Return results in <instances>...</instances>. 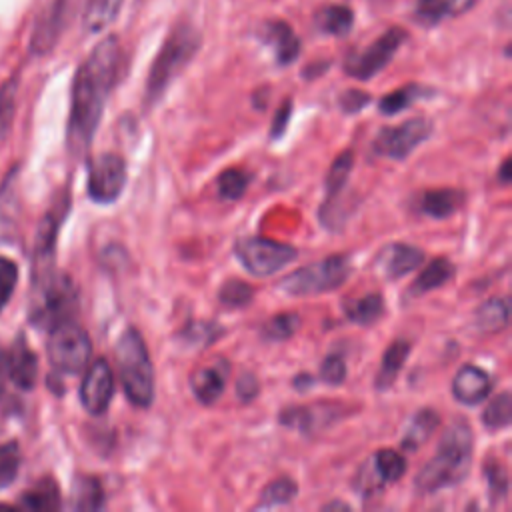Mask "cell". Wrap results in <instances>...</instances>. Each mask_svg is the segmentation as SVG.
<instances>
[{
  "label": "cell",
  "mask_w": 512,
  "mask_h": 512,
  "mask_svg": "<svg viewBox=\"0 0 512 512\" xmlns=\"http://www.w3.org/2000/svg\"><path fill=\"white\" fill-rule=\"evenodd\" d=\"M120 44L116 36L100 40L78 66L72 84V104L66 142L72 154H84L98 130L104 104L118 78Z\"/></svg>",
  "instance_id": "cell-1"
},
{
  "label": "cell",
  "mask_w": 512,
  "mask_h": 512,
  "mask_svg": "<svg viewBox=\"0 0 512 512\" xmlns=\"http://www.w3.org/2000/svg\"><path fill=\"white\" fill-rule=\"evenodd\" d=\"M472 428L466 420L456 418L436 446V454L420 468L414 478V488L420 494L438 492L460 484L472 466Z\"/></svg>",
  "instance_id": "cell-2"
},
{
  "label": "cell",
  "mask_w": 512,
  "mask_h": 512,
  "mask_svg": "<svg viewBox=\"0 0 512 512\" xmlns=\"http://www.w3.org/2000/svg\"><path fill=\"white\" fill-rule=\"evenodd\" d=\"M116 362L126 398L136 408H148L154 402V366L142 334L128 326L116 342Z\"/></svg>",
  "instance_id": "cell-3"
},
{
  "label": "cell",
  "mask_w": 512,
  "mask_h": 512,
  "mask_svg": "<svg viewBox=\"0 0 512 512\" xmlns=\"http://www.w3.org/2000/svg\"><path fill=\"white\" fill-rule=\"evenodd\" d=\"M198 48H200V32L190 24H180L168 34L158 56L152 62V68L146 80L144 102L148 108L154 106L164 96L166 88L186 68V64L194 58Z\"/></svg>",
  "instance_id": "cell-4"
},
{
  "label": "cell",
  "mask_w": 512,
  "mask_h": 512,
  "mask_svg": "<svg viewBox=\"0 0 512 512\" xmlns=\"http://www.w3.org/2000/svg\"><path fill=\"white\" fill-rule=\"evenodd\" d=\"M78 310V290L68 274L44 272L38 274V284L30 304V322L38 328H54L60 322L72 320Z\"/></svg>",
  "instance_id": "cell-5"
},
{
  "label": "cell",
  "mask_w": 512,
  "mask_h": 512,
  "mask_svg": "<svg viewBox=\"0 0 512 512\" xmlns=\"http://www.w3.org/2000/svg\"><path fill=\"white\" fill-rule=\"evenodd\" d=\"M352 274L348 256L332 254L324 260L306 264L280 280V290L290 296H314L336 290Z\"/></svg>",
  "instance_id": "cell-6"
},
{
  "label": "cell",
  "mask_w": 512,
  "mask_h": 512,
  "mask_svg": "<svg viewBox=\"0 0 512 512\" xmlns=\"http://www.w3.org/2000/svg\"><path fill=\"white\" fill-rule=\"evenodd\" d=\"M46 352L52 368L62 374L82 372L92 356V342L88 332L74 320L60 322L50 328Z\"/></svg>",
  "instance_id": "cell-7"
},
{
  "label": "cell",
  "mask_w": 512,
  "mask_h": 512,
  "mask_svg": "<svg viewBox=\"0 0 512 512\" xmlns=\"http://www.w3.org/2000/svg\"><path fill=\"white\" fill-rule=\"evenodd\" d=\"M234 254L238 262L254 276H272L274 272L296 260V248L262 236H246L236 240Z\"/></svg>",
  "instance_id": "cell-8"
},
{
  "label": "cell",
  "mask_w": 512,
  "mask_h": 512,
  "mask_svg": "<svg viewBox=\"0 0 512 512\" xmlns=\"http://www.w3.org/2000/svg\"><path fill=\"white\" fill-rule=\"evenodd\" d=\"M432 122L424 116L408 118L398 126H384L374 138V152L392 160H404L432 134Z\"/></svg>",
  "instance_id": "cell-9"
},
{
  "label": "cell",
  "mask_w": 512,
  "mask_h": 512,
  "mask_svg": "<svg viewBox=\"0 0 512 512\" xmlns=\"http://www.w3.org/2000/svg\"><path fill=\"white\" fill-rule=\"evenodd\" d=\"M126 186V164L122 156L102 152L88 164V196L96 204H112Z\"/></svg>",
  "instance_id": "cell-10"
},
{
  "label": "cell",
  "mask_w": 512,
  "mask_h": 512,
  "mask_svg": "<svg viewBox=\"0 0 512 512\" xmlns=\"http://www.w3.org/2000/svg\"><path fill=\"white\" fill-rule=\"evenodd\" d=\"M404 38H406V32L402 28H390L362 52L350 54L344 62V72L358 80L374 78L394 58V54L402 46Z\"/></svg>",
  "instance_id": "cell-11"
},
{
  "label": "cell",
  "mask_w": 512,
  "mask_h": 512,
  "mask_svg": "<svg viewBox=\"0 0 512 512\" xmlns=\"http://www.w3.org/2000/svg\"><path fill=\"white\" fill-rule=\"evenodd\" d=\"M114 396V376L106 358H96L80 384V402L92 416H102Z\"/></svg>",
  "instance_id": "cell-12"
},
{
  "label": "cell",
  "mask_w": 512,
  "mask_h": 512,
  "mask_svg": "<svg viewBox=\"0 0 512 512\" xmlns=\"http://www.w3.org/2000/svg\"><path fill=\"white\" fill-rule=\"evenodd\" d=\"M424 260V252L412 244L392 242L386 244L374 260V270L378 276L386 280H398L410 272H414Z\"/></svg>",
  "instance_id": "cell-13"
},
{
  "label": "cell",
  "mask_w": 512,
  "mask_h": 512,
  "mask_svg": "<svg viewBox=\"0 0 512 512\" xmlns=\"http://www.w3.org/2000/svg\"><path fill=\"white\" fill-rule=\"evenodd\" d=\"M340 414V408L332 402L322 404H310V406H290L280 412V424L294 428L302 434H312L316 430H322L330 426L336 416Z\"/></svg>",
  "instance_id": "cell-14"
},
{
  "label": "cell",
  "mask_w": 512,
  "mask_h": 512,
  "mask_svg": "<svg viewBox=\"0 0 512 512\" xmlns=\"http://www.w3.org/2000/svg\"><path fill=\"white\" fill-rule=\"evenodd\" d=\"M490 392H492L490 374L474 364H464L452 380V394L460 404L476 406L482 400H486Z\"/></svg>",
  "instance_id": "cell-15"
},
{
  "label": "cell",
  "mask_w": 512,
  "mask_h": 512,
  "mask_svg": "<svg viewBox=\"0 0 512 512\" xmlns=\"http://www.w3.org/2000/svg\"><path fill=\"white\" fill-rule=\"evenodd\" d=\"M2 362L6 368V376L12 384L22 390L34 388L38 380V358L24 340H18V344L2 358Z\"/></svg>",
  "instance_id": "cell-16"
},
{
  "label": "cell",
  "mask_w": 512,
  "mask_h": 512,
  "mask_svg": "<svg viewBox=\"0 0 512 512\" xmlns=\"http://www.w3.org/2000/svg\"><path fill=\"white\" fill-rule=\"evenodd\" d=\"M226 376H228V364L218 360L212 366H202L190 374V390L196 396L200 404H214L226 386Z\"/></svg>",
  "instance_id": "cell-17"
},
{
  "label": "cell",
  "mask_w": 512,
  "mask_h": 512,
  "mask_svg": "<svg viewBox=\"0 0 512 512\" xmlns=\"http://www.w3.org/2000/svg\"><path fill=\"white\" fill-rule=\"evenodd\" d=\"M72 6L74 0H54V6L48 12V16L36 26V32L32 36V52L44 54L56 44L62 28L66 26V18Z\"/></svg>",
  "instance_id": "cell-18"
},
{
  "label": "cell",
  "mask_w": 512,
  "mask_h": 512,
  "mask_svg": "<svg viewBox=\"0 0 512 512\" xmlns=\"http://www.w3.org/2000/svg\"><path fill=\"white\" fill-rule=\"evenodd\" d=\"M464 200H466V194L462 190H456V188L426 190L418 198V210L426 216L442 220V218H448L454 212H458L462 208Z\"/></svg>",
  "instance_id": "cell-19"
},
{
  "label": "cell",
  "mask_w": 512,
  "mask_h": 512,
  "mask_svg": "<svg viewBox=\"0 0 512 512\" xmlns=\"http://www.w3.org/2000/svg\"><path fill=\"white\" fill-rule=\"evenodd\" d=\"M476 0H416L414 16L424 26H436L442 20L468 12Z\"/></svg>",
  "instance_id": "cell-20"
},
{
  "label": "cell",
  "mask_w": 512,
  "mask_h": 512,
  "mask_svg": "<svg viewBox=\"0 0 512 512\" xmlns=\"http://www.w3.org/2000/svg\"><path fill=\"white\" fill-rule=\"evenodd\" d=\"M510 318V304L506 296H496L482 302L474 312V328L482 334H494L506 328Z\"/></svg>",
  "instance_id": "cell-21"
},
{
  "label": "cell",
  "mask_w": 512,
  "mask_h": 512,
  "mask_svg": "<svg viewBox=\"0 0 512 512\" xmlns=\"http://www.w3.org/2000/svg\"><path fill=\"white\" fill-rule=\"evenodd\" d=\"M408 354H410V342L408 340H394L382 354V360H380V368H378V374H376V388L378 390H388L394 380L398 378L400 370L404 368L406 360H408Z\"/></svg>",
  "instance_id": "cell-22"
},
{
  "label": "cell",
  "mask_w": 512,
  "mask_h": 512,
  "mask_svg": "<svg viewBox=\"0 0 512 512\" xmlns=\"http://www.w3.org/2000/svg\"><path fill=\"white\" fill-rule=\"evenodd\" d=\"M352 166H354V152L352 150H344L334 158V162L328 170V176H326V200H324L318 214L330 210L338 202L344 186L348 184V176H350Z\"/></svg>",
  "instance_id": "cell-23"
},
{
  "label": "cell",
  "mask_w": 512,
  "mask_h": 512,
  "mask_svg": "<svg viewBox=\"0 0 512 512\" xmlns=\"http://www.w3.org/2000/svg\"><path fill=\"white\" fill-rule=\"evenodd\" d=\"M266 40L274 46L278 64H292L300 54V40L286 22H272L266 26Z\"/></svg>",
  "instance_id": "cell-24"
},
{
  "label": "cell",
  "mask_w": 512,
  "mask_h": 512,
  "mask_svg": "<svg viewBox=\"0 0 512 512\" xmlns=\"http://www.w3.org/2000/svg\"><path fill=\"white\" fill-rule=\"evenodd\" d=\"M438 426H440V416L434 410H430V408L418 410L412 416L406 430H404L402 448L404 450H418L422 444L428 442V438L436 432Z\"/></svg>",
  "instance_id": "cell-25"
},
{
  "label": "cell",
  "mask_w": 512,
  "mask_h": 512,
  "mask_svg": "<svg viewBox=\"0 0 512 512\" xmlns=\"http://www.w3.org/2000/svg\"><path fill=\"white\" fill-rule=\"evenodd\" d=\"M452 276H454V264L448 258H436L410 284L408 292H410V296H422L426 292L440 288L442 284L452 280Z\"/></svg>",
  "instance_id": "cell-26"
},
{
  "label": "cell",
  "mask_w": 512,
  "mask_h": 512,
  "mask_svg": "<svg viewBox=\"0 0 512 512\" xmlns=\"http://www.w3.org/2000/svg\"><path fill=\"white\" fill-rule=\"evenodd\" d=\"M344 314L354 324H360V326L374 324L384 314V298L378 292H370V294H364L362 298L348 300L344 304Z\"/></svg>",
  "instance_id": "cell-27"
},
{
  "label": "cell",
  "mask_w": 512,
  "mask_h": 512,
  "mask_svg": "<svg viewBox=\"0 0 512 512\" xmlns=\"http://www.w3.org/2000/svg\"><path fill=\"white\" fill-rule=\"evenodd\" d=\"M20 506L26 510L34 512H44V510H58L60 508V492L54 480L44 478L30 490H26L20 498Z\"/></svg>",
  "instance_id": "cell-28"
},
{
  "label": "cell",
  "mask_w": 512,
  "mask_h": 512,
  "mask_svg": "<svg viewBox=\"0 0 512 512\" xmlns=\"http://www.w3.org/2000/svg\"><path fill=\"white\" fill-rule=\"evenodd\" d=\"M124 0H88L84 10V28L88 32H100L114 22Z\"/></svg>",
  "instance_id": "cell-29"
},
{
  "label": "cell",
  "mask_w": 512,
  "mask_h": 512,
  "mask_svg": "<svg viewBox=\"0 0 512 512\" xmlns=\"http://www.w3.org/2000/svg\"><path fill=\"white\" fill-rule=\"evenodd\" d=\"M64 212H66V204L60 206L58 210L46 214L44 222L40 224V230H38V236H36V260H40V262H50L52 260L56 234H58V226L62 222Z\"/></svg>",
  "instance_id": "cell-30"
},
{
  "label": "cell",
  "mask_w": 512,
  "mask_h": 512,
  "mask_svg": "<svg viewBox=\"0 0 512 512\" xmlns=\"http://www.w3.org/2000/svg\"><path fill=\"white\" fill-rule=\"evenodd\" d=\"M370 458H372V464H374V468H376L384 486H390V484L398 482L406 472L404 456L400 452L392 450V448H382L376 454H372Z\"/></svg>",
  "instance_id": "cell-31"
},
{
  "label": "cell",
  "mask_w": 512,
  "mask_h": 512,
  "mask_svg": "<svg viewBox=\"0 0 512 512\" xmlns=\"http://www.w3.org/2000/svg\"><path fill=\"white\" fill-rule=\"evenodd\" d=\"M296 494H298V486H296L294 480H290V478L272 480L260 492V500L256 504V510L286 506L296 498Z\"/></svg>",
  "instance_id": "cell-32"
},
{
  "label": "cell",
  "mask_w": 512,
  "mask_h": 512,
  "mask_svg": "<svg viewBox=\"0 0 512 512\" xmlns=\"http://www.w3.org/2000/svg\"><path fill=\"white\" fill-rule=\"evenodd\" d=\"M318 28L332 36H346L352 30L354 12L348 6H326L316 16Z\"/></svg>",
  "instance_id": "cell-33"
},
{
  "label": "cell",
  "mask_w": 512,
  "mask_h": 512,
  "mask_svg": "<svg viewBox=\"0 0 512 512\" xmlns=\"http://www.w3.org/2000/svg\"><path fill=\"white\" fill-rule=\"evenodd\" d=\"M302 326V318L296 312H282L276 314L272 318H268L262 326V338L264 340H272V342H280V340H288L292 338Z\"/></svg>",
  "instance_id": "cell-34"
},
{
  "label": "cell",
  "mask_w": 512,
  "mask_h": 512,
  "mask_svg": "<svg viewBox=\"0 0 512 512\" xmlns=\"http://www.w3.org/2000/svg\"><path fill=\"white\" fill-rule=\"evenodd\" d=\"M72 500L76 510H100L104 508V490L96 478H80L74 484Z\"/></svg>",
  "instance_id": "cell-35"
},
{
  "label": "cell",
  "mask_w": 512,
  "mask_h": 512,
  "mask_svg": "<svg viewBox=\"0 0 512 512\" xmlns=\"http://www.w3.org/2000/svg\"><path fill=\"white\" fill-rule=\"evenodd\" d=\"M224 330L216 322H204V320H192L186 324L184 330L178 332V340L186 342V346H198L206 348L212 342L220 338Z\"/></svg>",
  "instance_id": "cell-36"
},
{
  "label": "cell",
  "mask_w": 512,
  "mask_h": 512,
  "mask_svg": "<svg viewBox=\"0 0 512 512\" xmlns=\"http://www.w3.org/2000/svg\"><path fill=\"white\" fill-rule=\"evenodd\" d=\"M512 420V400L510 392L504 390L498 396H494L488 406L482 412V422L488 430H502Z\"/></svg>",
  "instance_id": "cell-37"
},
{
  "label": "cell",
  "mask_w": 512,
  "mask_h": 512,
  "mask_svg": "<svg viewBox=\"0 0 512 512\" xmlns=\"http://www.w3.org/2000/svg\"><path fill=\"white\" fill-rule=\"evenodd\" d=\"M422 94H426V90L422 86H416V84H408V86H402L390 94H386L384 98H380L378 102V110L386 116H392V114H398L402 110H406L414 100H418Z\"/></svg>",
  "instance_id": "cell-38"
},
{
  "label": "cell",
  "mask_w": 512,
  "mask_h": 512,
  "mask_svg": "<svg viewBox=\"0 0 512 512\" xmlns=\"http://www.w3.org/2000/svg\"><path fill=\"white\" fill-rule=\"evenodd\" d=\"M252 298H254V288L240 278L226 280L218 290V300L226 308H244L252 302Z\"/></svg>",
  "instance_id": "cell-39"
},
{
  "label": "cell",
  "mask_w": 512,
  "mask_h": 512,
  "mask_svg": "<svg viewBox=\"0 0 512 512\" xmlns=\"http://www.w3.org/2000/svg\"><path fill=\"white\" fill-rule=\"evenodd\" d=\"M248 184H250V174L240 168H228L216 180L218 194L224 200H238L246 192Z\"/></svg>",
  "instance_id": "cell-40"
},
{
  "label": "cell",
  "mask_w": 512,
  "mask_h": 512,
  "mask_svg": "<svg viewBox=\"0 0 512 512\" xmlns=\"http://www.w3.org/2000/svg\"><path fill=\"white\" fill-rule=\"evenodd\" d=\"M20 470V448L16 442L0 446V490L10 486Z\"/></svg>",
  "instance_id": "cell-41"
},
{
  "label": "cell",
  "mask_w": 512,
  "mask_h": 512,
  "mask_svg": "<svg viewBox=\"0 0 512 512\" xmlns=\"http://www.w3.org/2000/svg\"><path fill=\"white\" fill-rule=\"evenodd\" d=\"M484 474H486V480H488L490 502L496 504V502L504 500L506 494H508V474H506L504 466L500 462H488Z\"/></svg>",
  "instance_id": "cell-42"
},
{
  "label": "cell",
  "mask_w": 512,
  "mask_h": 512,
  "mask_svg": "<svg viewBox=\"0 0 512 512\" xmlns=\"http://www.w3.org/2000/svg\"><path fill=\"white\" fill-rule=\"evenodd\" d=\"M18 284V266L14 260L0 256V312L8 304Z\"/></svg>",
  "instance_id": "cell-43"
},
{
  "label": "cell",
  "mask_w": 512,
  "mask_h": 512,
  "mask_svg": "<svg viewBox=\"0 0 512 512\" xmlns=\"http://www.w3.org/2000/svg\"><path fill=\"white\" fill-rule=\"evenodd\" d=\"M320 380L330 384V386H338L344 382L346 378V362L340 354H330L322 360L320 364V372H318Z\"/></svg>",
  "instance_id": "cell-44"
},
{
  "label": "cell",
  "mask_w": 512,
  "mask_h": 512,
  "mask_svg": "<svg viewBox=\"0 0 512 512\" xmlns=\"http://www.w3.org/2000/svg\"><path fill=\"white\" fill-rule=\"evenodd\" d=\"M14 100H16V80H8L0 90V134L6 132L10 120L14 116Z\"/></svg>",
  "instance_id": "cell-45"
},
{
  "label": "cell",
  "mask_w": 512,
  "mask_h": 512,
  "mask_svg": "<svg viewBox=\"0 0 512 512\" xmlns=\"http://www.w3.org/2000/svg\"><path fill=\"white\" fill-rule=\"evenodd\" d=\"M290 116H292V100L286 98L280 108L274 112V118H272V124H270V140H280L288 128V122H290Z\"/></svg>",
  "instance_id": "cell-46"
},
{
  "label": "cell",
  "mask_w": 512,
  "mask_h": 512,
  "mask_svg": "<svg viewBox=\"0 0 512 512\" xmlns=\"http://www.w3.org/2000/svg\"><path fill=\"white\" fill-rule=\"evenodd\" d=\"M368 102H370V94H366V92H362V90H346V92L340 96V108H342L346 114H356V112H360Z\"/></svg>",
  "instance_id": "cell-47"
},
{
  "label": "cell",
  "mask_w": 512,
  "mask_h": 512,
  "mask_svg": "<svg viewBox=\"0 0 512 512\" xmlns=\"http://www.w3.org/2000/svg\"><path fill=\"white\" fill-rule=\"evenodd\" d=\"M236 392L242 402H250L258 394V380L252 372H244L236 382Z\"/></svg>",
  "instance_id": "cell-48"
},
{
  "label": "cell",
  "mask_w": 512,
  "mask_h": 512,
  "mask_svg": "<svg viewBox=\"0 0 512 512\" xmlns=\"http://www.w3.org/2000/svg\"><path fill=\"white\" fill-rule=\"evenodd\" d=\"M292 384H294L296 390H306V388H310V384H312V376H310V374H298V376L292 380Z\"/></svg>",
  "instance_id": "cell-49"
},
{
  "label": "cell",
  "mask_w": 512,
  "mask_h": 512,
  "mask_svg": "<svg viewBox=\"0 0 512 512\" xmlns=\"http://www.w3.org/2000/svg\"><path fill=\"white\" fill-rule=\"evenodd\" d=\"M498 180H500L502 184H508V182H510V158H506V160L502 162L500 172H498Z\"/></svg>",
  "instance_id": "cell-50"
},
{
  "label": "cell",
  "mask_w": 512,
  "mask_h": 512,
  "mask_svg": "<svg viewBox=\"0 0 512 512\" xmlns=\"http://www.w3.org/2000/svg\"><path fill=\"white\" fill-rule=\"evenodd\" d=\"M6 380H8V376H6V368H4V362H2V358H0V396H2V392H4V384H6Z\"/></svg>",
  "instance_id": "cell-51"
},
{
  "label": "cell",
  "mask_w": 512,
  "mask_h": 512,
  "mask_svg": "<svg viewBox=\"0 0 512 512\" xmlns=\"http://www.w3.org/2000/svg\"><path fill=\"white\" fill-rule=\"evenodd\" d=\"M328 508H342V510H348L350 506L346 502H330V504H324L322 510H328Z\"/></svg>",
  "instance_id": "cell-52"
}]
</instances>
